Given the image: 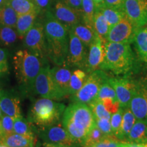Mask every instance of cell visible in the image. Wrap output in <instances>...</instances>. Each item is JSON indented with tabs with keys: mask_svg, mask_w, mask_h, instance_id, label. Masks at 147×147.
I'll return each mask as SVG.
<instances>
[{
	"mask_svg": "<svg viewBox=\"0 0 147 147\" xmlns=\"http://www.w3.org/2000/svg\"><path fill=\"white\" fill-rule=\"evenodd\" d=\"M61 124L72 140L82 146L95 125V119L87 104L73 102L65 108Z\"/></svg>",
	"mask_w": 147,
	"mask_h": 147,
	"instance_id": "6da1fadb",
	"label": "cell"
},
{
	"mask_svg": "<svg viewBox=\"0 0 147 147\" xmlns=\"http://www.w3.org/2000/svg\"><path fill=\"white\" fill-rule=\"evenodd\" d=\"M45 35L48 57L56 65H65L69 47V30L54 17L50 10L45 13Z\"/></svg>",
	"mask_w": 147,
	"mask_h": 147,
	"instance_id": "7a4b0ae2",
	"label": "cell"
},
{
	"mask_svg": "<svg viewBox=\"0 0 147 147\" xmlns=\"http://www.w3.org/2000/svg\"><path fill=\"white\" fill-rule=\"evenodd\" d=\"M47 61L42 59L27 49L16 51L13 57L15 74L21 89L26 93L34 91V82Z\"/></svg>",
	"mask_w": 147,
	"mask_h": 147,
	"instance_id": "3957f363",
	"label": "cell"
},
{
	"mask_svg": "<svg viewBox=\"0 0 147 147\" xmlns=\"http://www.w3.org/2000/svg\"><path fill=\"white\" fill-rule=\"evenodd\" d=\"M134 55L129 43L105 42L104 58L100 69L116 75L126 74L133 69Z\"/></svg>",
	"mask_w": 147,
	"mask_h": 147,
	"instance_id": "277c9868",
	"label": "cell"
},
{
	"mask_svg": "<svg viewBox=\"0 0 147 147\" xmlns=\"http://www.w3.org/2000/svg\"><path fill=\"white\" fill-rule=\"evenodd\" d=\"M65 109L63 104L41 97L33 104L29 110V121L40 127L59 123Z\"/></svg>",
	"mask_w": 147,
	"mask_h": 147,
	"instance_id": "5b68a950",
	"label": "cell"
},
{
	"mask_svg": "<svg viewBox=\"0 0 147 147\" xmlns=\"http://www.w3.org/2000/svg\"><path fill=\"white\" fill-rule=\"evenodd\" d=\"M108 77L105 71L102 69H97L88 74L87 78L81 89L71 95V101L87 105L93 102L97 98L101 84Z\"/></svg>",
	"mask_w": 147,
	"mask_h": 147,
	"instance_id": "8992f818",
	"label": "cell"
},
{
	"mask_svg": "<svg viewBox=\"0 0 147 147\" xmlns=\"http://www.w3.org/2000/svg\"><path fill=\"white\" fill-rule=\"evenodd\" d=\"M24 45L26 49L42 59L47 61V49L46 44L44 24L36 22L30 30L24 37Z\"/></svg>",
	"mask_w": 147,
	"mask_h": 147,
	"instance_id": "52a82bcc",
	"label": "cell"
},
{
	"mask_svg": "<svg viewBox=\"0 0 147 147\" xmlns=\"http://www.w3.org/2000/svg\"><path fill=\"white\" fill-rule=\"evenodd\" d=\"M135 82L129 108L137 121L147 123V79Z\"/></svg>",
	"mask_w": 147,
	"mask_h": 147,
	"instance_id": "ba28073f",
	"label": "cell"
},
{
	"mask_svg": "<svg viewBox=\"0 0 147 147\" xmlns=\"http://www.w3.org/2000/svg\"><path fill=\"white\" fill-rule=\"evenodd\" d=\"M34 92L44 98L60 100L51 74V68L48 64L42 67L37 76L34 82Z\"/></svg>",
	"mask_w": 147,
	"mask_h": 147,
	"instance_id": "9c48e42d",
	"label": "cell"
},
{
	"mask_svg": "<svg viewBox=\"0 0 147 147\" xmlns=\"http://www.w3.org/2000/svg\"><path fill=\"white\" fill-rule=\"evenodd\" d=\"M87 47L78 37L71 31H69L68 53L66 59L67 65L84 70L87 64Z\"/></svg>",
	"mask_w": 147,
	"mask_h": 147,
	"instance_id": "30bf717a",
	"label": "cell"
},
{
	"mask_svg": "<svg viewBox=\"0 0 147 147\" xmlns=\"http://www.w3.org/2000/svg\"><path fill=\"white\" fill-rule=\"evenodd\" d=\"M137 28L127 18L125 17L118 23L110 27L106 38V42L129 43L134 42Z\"/></svg>",
	"mask_w": 147,
	"mask_h": 147,
	"instance_id": "8fae6325",
	"label": "cell"
},
{
	"mask_svg": "<svg viewBox=\"0 0 147 147\" xmlns=\"http://www.w3.org/2000/svg\"><path fill=\"white\" fill-rule=\"evenodd\" d=\"M123 8L126 17L137 29L147 24V0H125Z\"/></svg>",
	"mask_w": 147,
	"mask_h": 147,
	"instance_id": "7c38bea8",
	"label": "cell"
},
{
	"mask_svg": "<svg viewBox=\"0 0 147 147\" xmlns=\"http://www.w3.org/2000/svg\"><path fill=\"white\" fill-rule=\"evenodd\" d=\"M51 11L54 17L69 31L74 25L82 22V11L69 7L61 1H57Z\"/></svg>",
	"mask_w": 147,
	"mask_h": 147,
	"instance_id": "4fadbf2b",
	"label": "cell"
},
{
	"mask_svg": "<svg viewBox=\"0 0 147 147\" xmlns=\"http://www.w3.org/2000/svg\"><path fill=\"white\" fill-rule=\"evenodd\" d=\"M38 134L44 143L59 144H76L72 140L62 124L41 127L38 129Z\"/></svg>",
	"mask_w": 147,
	"mask_h": 147,
	"instance_id": "5bb4252c",
	"label": "cell"
},
{
	"mask_svg": "<svg viewBox=\"0 0 147 147\" xmlns=\"http://www.w3.org/2000/svg\"><path fill=\"white\" fill-rule=\"evenodd\" d=\"M110 84L115 89L117 99L120 107L125 108L129 106L134 94L135 82L131 79L123 78H109Z\"/></svg>",
	"mask_w": 147,
	"mask_h": 147,
	"instance_id": "9a60e30c",
	"label": "cell"
},
{
	"mask_svg": "<svg viewBox=\"0 0 147 147\" xmlns=\"http://www.w3.org/2000/svg\"><path fill=\"white\" fill-rule=\"evenodd\" d=\"M105 40H103L97 34L95 40L89 47L87 64L84 71L90 74L97 69H100L101 64L104 58V45Z\"/></svg>",
	"mask_w": 147,
	"mask_h": 147,
	"instance_id": "2e32d148",
	"label": "cell"
},
{
	"mask_svg": "<svg viewBox=\"0 0 147 147\" xmlns=\"http://www.w3.org/2000/svg\"><path fill=\"white\" fill-rule=\"evenodd\" d=\"M51 74L60 100L69 95V80L72 71L67 65H57L51 69Z\"/></svg>",
	"mask_w": 147,
	"mask_h": 147,
	"instance_id": "e0dca14e",
	"label": "cell"
},
{
	"mask_svg": "<svg viewBox=\"0 0 147 147\" xmlns=\"http://www.w3.org/2000/svg\"><path fill=\"white\" fill-rule=\"evenodd\" d=\"M0 108L3 115L15 119L21 117L19 98L8 92L3 91L0 97Z\"/></svg>",
	"mask_w": 147,
	"mask_h": 147,
	"instance_id": "ac0fdd59",
	"label": "cell"
},
{
	"mask_svg": "<svg viewBox=\"0 0 147 147\" xmlns=\"http://www.w3.org/2000/svg\"><path fill=\"white\" fill-rule=\"evenodd\" d=\"M0 144L9 147H35L36 138L12 133L0 137Z\"/></svg>",
	"mask_w": 147,
	"mask_h": 147,
	"instance_id": "d6986e66",
	"label": "cell"
},
{
	"mask_svg": "<svg viewBox=\"0 0 147 147\" xmlns=\"http://www.w3.org/2000/svg\"><path fill=\"white\" fill-rule=\"evenodd\" d=\"M134 42L140 59L147 66V27L137 29Z\"/></svg>",
	"mask_w": 147,
	"mask_h": 147,
	"instance_id": "ffe728a7",
	"label": "cell"
},
{
	"mask_svg": "<svg viewBox=\"0 0 147 147\" xmlns=\"http://www.w3.org/2000/svg\"><path fill=\"white\" fill-rule=\"evenodd\" d=\"M69 31L78 37L87 48L89 47L97 36L94 29L87 26L82 22L74 25Z\"/></svg>",
	"mask_w": 147,
	"mask_h": 147,
	"instance_id": "44dd1931",
	"label": "cell"
},
{
	"mask_svg": "<svg viewBox=\"0 0 147 147\" xmlns=\"http://www.w3.org/2000/svg\"><path fill=\"white\" fill-rule=\"evenodd\" d=\"M38 14L39 13L38 12H33L31 13L18 15L16 30L20 39L24 38L27 33L33 27L36 23V17Z\"/></svg>",
	"mask_w": 147,
	"mask_h": 147,
	"instance_id": "7402d4cb",
	"label": "cell"
},
{
	"mask_svg": "<svg viewBox=\"0 0 147 147\" xmlns=\"http://www.w3.org/2000/svg\"><path fill=\"white\" fill-rule=\"evenodd\" d=\"M126 142L146 144L147 123L136 120L129 134Z\"/></svg>",
	"mask_w": 147,
	"mask_h": 147,
	"instance_id": "603a6c76",
	"label": "cell"
},
{
	"mask_svg": "<svg viewBox=\"0 0 147 147\" xmlns=\"http://www.w3.org/2000/svg\"><path fill=\"white\" fill-rule=\"evenodd\" d=\"M136 121V119L131 112L129 106L123 108L122 124H121V129L119 134L117 135V138L121 141L126 142L129 134L133 127Z\"/></svg>",
	"mask_w": 147,
	"mask_h": 147,
	"instance_id": "cb8c5ba5",
	"label": "cell"
},
{
	"mask_svg": "<svg viewBox=\"0 0 147 147\" xmlns=\"http://www.w3.org/2000/svg\"><path fill=\"white\" fill-rule=\"evenodd\" d=\"M18 14L8 3L0 8V25L16 29Z\"/></svg>",
	"mask_w": 147,
	"mask_h": 147,
	"instance_id": "d4e9b609",
	"label": "cell"
},
{
	"mask_svg": "<svg viewBox=\"0 0 147 147\" xmlns=\"http://www.w3.org/2000/svg\"><path fill=\"white\" fill-rule=\"evenodd\" d=\"M93 28L96 34L100 37L103 40L106 41V38L108 32H109L110 27L105 16L102 14L100 10H95L93 18Z\"/></svg>",
	"mask_w": 147,
	"mask_h": 147,
	"instance_id": "484cf974",
	"label": "cell"
},
{
	"mask_svg": "<svg viewBox=\"0 0 147 147\" xmlns=\"http://www.w3.org/2000/svg\"><path fill=\"white\" fill-rule=\"evenodd\" d=\"M87 74L82 69H76L72 71L69 80V95H72L81 89L87 78Z\"/></svg>",
	"mask_w": 147,
	"mask_h": 147,
	"instance_id": "4316f807",
	"label": "cell"
},
{
	"mask_svg": "<svg viewBox=\"0 0 147 147\" xmlns=\"http://www.w3.org/2000/svg\"><path fill=\"white\" fill-rule=\"evenodd\" d=\"M97 10V9H96ZM104 16H105L106 21H107L108 25H109L110 28L114 25L118 23L121 21L123 18L125 17V13L123 9H118V8H108V7L102 6L98 8Z\"/></svg>",
	"mask_w": 147,
	"mask_h": 147,
	"instance_id": "83f0119b",
	"label": "cell"
},
{
	"mask_svg": "<svg viewBox=\"0 0 147 147\" xmlns=\"http://www.w3.org/2000/svg\"><path fill=\"white\" fill-rule=\"evenodd\" d=\"M8 3L15 10L18 15L38 12L39 10L31 0H9Z\"/></svg>",
	"mask_w": 147,
	"mask_h": 147,
	"instance_id": "f1b7e54d",
	"label": "cell"
},
{
	"mask_svg": "<svg viewBox=\"0 0 147 147\" xmlns=\"http://www.w3.org/2000/svg\"><path fill=\"white\" fill-rule=\"evenodd\" d=\"M96 10V6L93 0H82V23L93 28V18Z\"/></svg>",
	"mask_w": 147,
	"mask_h": 147,
	"instance_id": "f546056e",
	"label": "cell"
},
{
	"mask_svg": "<svg viewBox=\"0 0 147 147\" xmlns=\"http://www.w3.org/2000/svg\"><path fill=\"white\" fill-rule=\"evenodd\" d=\"M18 38L15 28L0 25V45L3 47H11L17 41Z\"/></svg>",
	"mask_w": 147,
	"mask_h": 147,
	"instance_id": "4dcf8cb0",
	"label": "cell"
},
{
	"mask_svg": "<svg viewBox=\"0 0 147 147\" xmlns=\"http://www.w3.org/2000/svg\"><path fill=\"white\" fill-rule=\"evenodd\" d=\"M14 133L27 137L35 138V134L31 125V122L23 118L22 116L14 120Z\"/></svg>",
	"mask_w": 147,
	"mask_h": 147,
	"instance_id": "1f68e13d",
	"label": "cell"
},
{
	"mask_svg": "<svg viewBox=\"0 0 147 147\" xmlns=\"http://www.w3.org/2000/svg\"><path fill=\"white\" fill-rule=\"evenodd\" d=\"M89 108H91L92 113L95 119H110L111 114L106 109L102 102L98 99L93 101L88 104Z\"/></svg>",
	"mask_w": 147,
	"mask_h": 147,
	"instance_id": "d6a6232c",
	"label": "cell"
},
{
	"mask_svg": "<svg viewBox=\"0 0 147 147\" xmlns=\"http://www.w3.org/2000/svg\"><path fill=\"white\" fill-rule=\"evenodd\" d=\"M109 78L106 79L102 82L101 84L100 90H99L98 95H97V98L98 100H102L106 98H110V99H115L117 100V95L115 89L109 81Z\"/></svg>",
	"mask_w": 147,
	"mask_h": 147,
	"instance_id": "836d02e7",
	"label": "cell"
},
{
	"mask_svg": "<svg viewBox=\"0 0 147 147\" xmlns=\"http://www.w3.org/2000/svg\"><path fill=\"white\" fill-rule=\"evenodd\" d=\"M0 120V137L14 133V123L15 119L10 116L3 115Z\"/></svg>",
	"mask_w": 147,
	"mask_h": 147,
	"instance_id": "e575fe53",
	"label": "cell"
},
{
	"mask_svg": "<svg viewBox=\"0 0 147 147\" xmlns=\"http://www.w3.org/2000/svg\"><path fill=\"white\" fill-rule=\"evenodd\" d=\"M106 137V136L104 135V134L100 131V129L97 127L96 125H95V126L91 130L85 141H84L82 147H89L95 144V143L100 142Z\"/></svg>",
	"mask_w": 147,
	"mask_h": 147,
	"instance_id": "d590c367",
	"label": "cell"
},
{
	"mask_svg": "<svg viewBox=\"0 0 147 147\" xmlns=\"http://www.w3.org/2000/svg\"><path fill=\"white\" fill-rule=\"evenodd\" d=\"M123 114V108H120L118 111L113 114L110 117V124H111L112 129H113L114 136L116 138H117L121 129V124H122Z\"/></svg>",
	"mask_w": 147,
	"mask_h": 147,
	"instance_id": "8d00e7d4",
	"label": "cell"
},
{
	"mask_svg": "<svg viewBox=\"0 0 147 147\" xmlns=\"http://www.w3.org/2000/svg\"><path fill=\"white\" fill-rule=\"evenodd\" d=\"M95 125L97 127L100 129V131L104 134L106 137L115 136L112 129L111 124H110V119H95Z\"/></svg>",
	"mask_w": 147,
	"mask_h": 147,
	"instance_id": "74e56055",
	"label": "cell"
},
{
	"mask_svg": "<svg viewBox=\"0 0 147 147\" xmlns=\"http://www.w3.org/2000/svg\"><path fill=\"white\" fill-rule=\"evenodd\" d=\"M8 53L5 49L0 47V78L8 73Z\"/></svg>",
	"mask_w": 147,
	"mask_h": 147,
	"instance_id": "f35d334b",
	"label": "cell"
},
{
	"mask_svg": "<svg viewBox=\"0 0 147 147\" xmlns=\"http://www.w3.org/2000/svg\"><path fill=\"white\" fill-rule=\"evenodd\" d=\"M122 141L119 140L115 136L106 137L100 142L95 143L89 147H119Z\"/></svg>",
	"mask_w": 147,
	"mask_h": 147,
	"instance_id": "ab89813d",
	"label": "cell"
},
{
	"mask_svg": "<svg viewBox=\"0 0 147 147\" xmlns=\"http://www.w3.org/2000/svg\"><path fill=\"white\" fill-rule=\"evenodd\" d=\"M105 106L106 109L108 110L109 113L111 114L115 113L117 112L120 108V104L117 100H115V99H110V98H106L104 100H101Z\"/></svg>",
	"mask_w": 147,
	"mask_h": 147,
	"instance_id": "60d3db41",
	"label": "cell"
},
{
	"mask_svg": "<svg viewBox=\"0 0 147 147\" xmlns=\"http://www.w3.org/2000/svg\"><path fill=\"white\" fill-rule=\"evenodd\" d=\"M38 8L40 13L42 11H48L49 10L51 0H31Z\"/></svg>",
	"mask_w": 147,
	"mask_h": 147,
	"instance_id": "b9f144b4",
	"label": "cell"
},
{
	"mask_svg": "<svg viewBox=\"0 0 147 147\" xmlns=\"http://www.w3.org/2000/svg\"><path fill=\"white\" fill-rule=\"evenodd\" d=\"M125 0H104L102 6L108 8L123 9Z\"/></svg>",
	"mask_w": 147,
	"mask_h": 147,
	"instance_id": "7bdbcfd3",
	"label": "cell"
},
{
	"mask_svg": "<svg viewBox=\"0 0 147 147\" xmlns=\"http://www.w3.org/2000/svg\"><path fill=\"white\" fill-rule=\"evenodd\" d=\"M61 1L69 7L82 11V0H61Z\"/></svg>",
	"mask_w": 147,
	"mask_h": 147,
	"instance_id": "ee69618b",
	"label": "cell"
},
{
	"mask_svg": "<svg viewBox=\"0 0 147 147\" xmlns=\"http://www.w3.org/2000/svg\"><path fill=\"white\" fill-rule=\"evenodd\" d=\"M42 147H82L80 144H49V143H44Z\"/></svg>",
	"mask_w": 147,
	"mask_h": 147,
	"instance_id": "f6af8a7d",
	"label": "cell"
},
{
	"mask_svg": "<svg viewBox=\"0 0 147 147\" xmlns=\"http://www.w3.org/2000/svg\"><path fill=\"white\" fill-rule=\"evenodd\" d=\"M127 142L129 147H145L144 144H140V143H133V142Z\"/></svg>",
	"mask_w": 147,
	"mask_h": 147,
	"instance_id": "bcb514c9",
	"label": "cell"
},
{
	"mask_svg": "<svg viewBox=\"0 0 147 147\" xmlns=\"http://www.w3.org/2000/svg\"><path fill=\"white\" fill-rule=\"evenodd\" d=\"M104 0H93L95 6H96V9H98L99 8L102 6L103 3H104Z\"/></svg>",
	"mask_w": 147,
	"mask_h": 147,
	"instance_id": "7dc6e473",
	"label": "cell"
},
{
	"mask_svg": "<svg viewBox=\"0 0 147 147\" xmlns=\"http://www.w3.org/2000/svg\"><path fill=\"white\" fill-rule=\"evenodd\" d=\"M9 0H0V8L8 3Z\"/></svg>",
	"mask_w": 147,
	"mask_h": 147,
	"instance_id": "c3c4849f",
	"label": "cell"
},
{
	"mask_svg": "<svg viewBox=\"0 0 147 147\" xmlns=\"http://www.w3.org/2000/svg\"><path fill=\"white\" fill-rule=\"evenodd\" d=\"M119 147H129V146L127 144V142H125V141H122V142H121V144Z\"/></svg>",
	"mask_w": 147,
	"mask_h": 147,
	"instance_id": "681fc988",
	"label": "cell"
},
{
	"mask_svg": "<svg viewBox=\"0 0 147 147\" xmlns=\"http://www.w3.org/2000/svg\"><path fill=\"white\" fill-rule=\"evenodd\" d=\"M3 115V113H2V111H1V108H0V119H1V117H2Z\"/></svg>",
	"mask_w": 147,
	"mask_h": 147,
	"instance_id": "f907efd6",
	"label": "cell"
},
{
	"mask_svg": "<svg viewBox=\"0 0 147 147\" xmlns=\"http://www.w3.org/2000/svg\"><path fill=\"white\" fill-rule=\"evenodd\" d=\"M3 91H2V89H1V87H0V97H1V95H2V93H3Z\"/></svg>",
	"mask_w": 147,
	"mask_h": 147,
	"instance_id": "816d5d0a",
	"label": "cell"
},
{
	"mask_svg": "<svg viewBox=\"0 0 147 147\" xmlns=\"http://www.w3.org/2000/svg\"><path fill=\"white\" fill-rule=\"evenodd\" d=\"M0 147H9V146H5V145H3V144H0Z\"/></svg>",
	"mask_w": 147,
	"mask_h": 147,
	"instance_id": "f5cc1de1",
	"label": "cell"
},
{
	"mask_svg": "<svg viewBox=\"0 0 147 147\" xmlns=\"http://www.w3.org/2000/svg\"><path fill=\"white\" fill-rule=\"evenodd\" d=\"M144 145H145V147H147V143L146 144H144Z\"/></svg>",
	"mask_w": 147,
	"mask_h": 147,
	"instance_id": "db71d44e",
	"label": "cell"
},
{
	"mask_svg": "<svg viewBox=\"0 0 147 147\" xmlns=\"http://www.w3.org/2000/svg\"><path fill=\"white\" fill-rule=\"evenodd\" d=\"M0 126H1V120H0Z\"/></svg>",
	"mask_w": 147,
	"mask_h": 147,
	"instance_id": "11a10c76",
	"label": "cell"
}]
</instances>
